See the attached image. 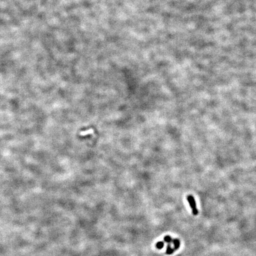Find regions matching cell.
<instances>
[{"instance_id": "obj_5", "label": "cell", "mask_w": 256, "mask_h": 256, "mask_svg": "<svg viewBox=\"0 0 256 256\" xmlns=\"http://www.w3.org/2000/svg\"><path fill=\"white\" fill-rule=\"evenodd\" d=\"M164 241L167 243L170 244L171 243H172L173 239L170 235H166L165 236L164 238Z\"/></svg>"}, {"instance_id": "obj_1", "label": "cell", "mask_w": 256, "mask_h": 256, "mask_svg": "<svg viewBox=\"0 0 256 256\" xmlns=\"http://www.w3.org/2000/svg\"><path fill=\"white\" fill-rule=\"evenodd\" d=\"M187 200L189 203L190 206L192 210V213L193 215H197L198 214V210H197V207H196V201H195V198L192 195H189L187 197Z\"/></svg>"}, {"instance_id": "obj_2", "label": "cell", "mask_w": 256, "mask_h": 256, "mask_svg": "<svg viewBox=\"0 0 256 256\" xmlns=\"http://www.w3.org/2000/svg\"><path fill=\"white\" fill-rule=\"evenodd\" d=\"M172 243H173L174 247V251L177 250L180 248V241L179 239H177V238L173 239Z\"/></svg>"}, {"instance_id": "obj_4", "label": "cell", "mask_w": 256, "mask_h": 256, "mask_svg": "<svg viewBox=\"0 0 256 256\" xmlns=\"http://www.w3.org/2000/svg\"><path fill=\"white\" fill-rule=\"evenodd\" d=\"M164 242H162V241H158V243H156V244H155V247H156V248L158 250L162 249V248L164 247Z\"/></svg>"}, {"instance_id": "obj_3", "label": "cell", "mask_w": 256, "mask_h": 256, "mask_svg": "<svg viewBox=\"0 0 256 256\" xmlns=\"http://www.w3.org/2000/svg\"><path fill=\"white\" fill-rule=\"evenodd\" d=\"M174 252V248H173L172 247H171V245L170 244H168L167 246V249H166V254H167V255H171V254H172Z\"/></svg>"}]
</instances>
